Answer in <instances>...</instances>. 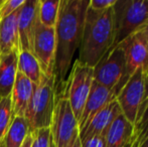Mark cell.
I'll return each mask as SVG.
<instances>
[{
  "instance_id": "obj_1",
  "label": "cell",
  "mask_w": 148,
  "mask_h": 147,
  "mask_svg": "<svg viewBox=\"0 0 148 147\" xmlns=\"http://www.w3.org/2000/svg\"><path fill=\"white\" fill-rule=\"evenodd\" d=\"M88 0H60L56 31L55 88L56 96L64 93L66 74L73 57L80 47Z\"/></svg>"
},
{
  "instance_id": "obj_2",
  "label": "cell",
  "mask_w": 148,
  "mask_h": 147,
  "mask_svg": "<svg viewBox=\"0 0 148 147\" xmlns=\"http://www.w3.org/2000/svg\"><path fill=\"white\" fill-rule=\"evenodd\" d=\"M114 9L97 11L88 6L78 61L94 68L114 41Z\"/></svg>"
},
{
  "instance_id": "obj_3",
  "label": "cell",
  "mask_w": 148,
  "mask_h": 147,
  "mask_svg": "<svg viewBox=\"0 0 148 147\" xmlns=\"http://www.w3.org/2000/svg\"><path fill=\"white\" fill-rule=\"evenodd\" d=\"M113 9L115 34L110 49L148 23V0H117Z\"/></svg>"
},
{
  "instance_id": "obj_4",
  "label": "cell",
  "mask_w": 148,
  "mask_h": 147,
  "mask_svg": "<svg viewBox=\"0 0 148 147\" xmlns=\"http://www.w3.org/2000/svg\"><path fill=\"white\" fill-rule=\"evenodd\" d=\"M55 77L43 75L33 91L23 117L26 119L30 132L49 128L56 103Z\"/></svg>"
},
{
  "instance_id": "obj_5",
  "label": "cell",
  "mask_w": 148,
  "mask_h": 147,
  "mask_svg": "<svg viewBox=\"0 0 148 147\" xmlns=\"http://www.w3.org/2000/svg\"><path fill=\"white\" fill-rule=\"evenodd\" d=\"M93 69L94 81L113 91L115 97L128 81L125 53L120 45L108 51Z\"/></svg>"
},
{
  "instance_id": "obj_6",
  "label": "cell",
  "mask_w": 148,
  "mask_h": 147,
  "mask_svg": "<svg viewBox=\"0 0 148 147\" xmlns=\"http://www.w3.org/2000/svg\"><path fill=\"white\" fill-rule=\"evenodd\" d=\"M55 147H70L80 136L79 123L64 93L56 96L51 127Z\"/></svg>"
},
{
  "instance_id": "obj_7",
  "label": "cell",
  "mask_w": 148,
  "mask_h": 147,
  "mask_svg": "<svg viewBox=\"0 0 148 147\" xmlns=\"http://www.w3.org/2000/svg\"><path fill=\"white\" fill-rule=\"evenodd\" d=\"M94 82V69L77 59L66 81L64 95L68 98L76 119L80 120Z\"/></svg>"
},
{
  "instance_id": "obj_8",
  "label": "cell",
  "mask_w": 148,
  "mask_h": 147,
  "mask_svg": "<svg viewBox=\"0 0 148 147\" xmlns=\"http://www.w3.org/2000/svg\"><path fill=\"white\" fill-rule=\"evenodd\" d=\"M147 77L141 70H137L128 79L125 86L116 97L121 113L132 124L135 125L136 118L143 101L145 93V83Z\"/></svg>"
},
{
  "instance_id": "obj_9",
  "label": "cell",
  "mask_w": 148,
  "mask_h": 147,
  "mask_svg": "<svg viewBox=\"0 0 148 147\" xmlns=\"http://www.w3.org/2000/svg\"><path fill=\"white\" fill-rule=\"evenodd\" d=\"M32 53L36 57L41 72L47 77H55L56 31L53 27H45L38 23L33 39Z\"/></svg>"
},
{
  "instance_id": "obj_10",
  "label": "cell",
  "mask_w": 148,
  "mask_h": 147,
  "mask_svg": "<svg viewBox=\"0 0 148 147\" xmlns=\"http://www.w3.org/2000/svg\"><path fill=\"white\" fill-rule=\"evenodd\" d=\"M119 45L125 53L127 78H130L137 70H141L148 77V45L142 30L131 34Z\"/></svg>"
},
{
  "instance_id": "obj_11",
  "label": "cell",
  "mask_w": 148,
  "mask_h": 147,
  "mask_svg": "<svg viewBox=\"0 0 148 147\" xmlns=\"http://www.w3.org/2000/svg\"><path fill=\"white\" fill-rule=\"evenodd\" d=\"M38 23V0H25L18 16L20 51L32 53L33 39Z\"/></svg>"
},
{
  "instance_id": "obj_12",
  "label": "cell",
  "mask_w": 148,
  "mask_h": 147,
  "mask_svg": "<svg viewBox=\"0 0 148 147\" xmlns=\"http://www.w3.org/2000/svg\"><path fill=\"white\" fill-rule=\"evenodd\" d=\"M121 114L120 107L116 100L100 110L89 121V123L80 131L81 141L95 136H105L107 130L109 129L112 122Z\"/></svg>"
},
{
  "instance_id": "obj_13",
  "label": "cell",
  "mask_w": 148,
  "mask_h": 147,
  "mask_svg": "<svg viewBox=\"0 0 148 147\" xmlns=\"http://www.w3.org/2000/svg\"><path fill=\"white\" fill-rule=\"evenodd\" d=\"M114 100H116V97L113 91L105 88L94 81L82 116L79 120V130L81 131L98 112Z\"/></svg>"
},
{
  "instance_id": "obj_14",
  "label": "cell",
  "mask_w": 148,
  "mask_h": 147,
  "mask_svg": "<svg viewBox=\"0 0 148 147\" xmlns=\"http://www.w3.org/2000/svg\"><path fill=\"white\" fill-rule=\"evenodd\" d=\"M21 8V7H20ZM20 8L12 14L0 19V55H8L20 51L18 16Z\"/></svg>"
},
{
  "instance_id": "obj_15",
  "label": "cell",
  "mask_w": 148,
  "mask_h": 147,
  "mask_svg": "<svg viewBox=\"0 0 148 147\" xmlns=\"http://www.w3.org/2000/svg\"><path fill=\"white\" fill-rule=\"evenodd\" d=\"M34 88L35 85L29 79L17 72L12 92L10 94L13 118L18 116H24L28 103L32 97Z\"/></svg>"
},
{
  "instance_id": "obj_16",
  "label": "cell",
  "mask_w": 148,
  "mask_h": 147,
  "mask_svg": "<svg viewBox=\"0 0 148 147\" xmlns=\"http://www.w3.org/2000/svg\"><path fill=\"white\" fill-rule=\"evenodd\" d=\"M133 130L134 126L121 113L106 132V147H126L132 139Z\"/></svg>"
},
{
  "instance_id": "obj_17",
  "label": "cell",
  "mask_w": 148,
  "mask_h": 147,
  "mask_svg": "<svg viewBox=\"0 0 148 147\" xmlns=\"http://www.w3.org/2000/svg\"><path fill=\"white\" fill-rule=\"evenodd\" d=\"M17 53L0 57V99L11 94L17 74Z\"/></svg>"
},
{
  "instance_id": "obj_18",
  "label": "cell",
  "mask_w": 148,
  "mask_h": 147,
  "mask_svg": "<svg viewBox=\"0 0 148 147\" xmlns=\"http://www.w3.org/2000/svg\"><path fill=\"white\" fill-rule=\"evenodd\" d=\"M29 132V126L23 116L14 117L0 147H20Z\"/></svg>"
},
{
  "instance_id": "obj_19",
  "label": "cell",
  "mask_w": 148,
  "mask_h": 147,
  "mask_svg": "<svg viewBox=\"0 0 148 147\" xmlns=\"http://www.w3.org/2000/svg\"><path fill=\"white\" fill-rule=\"evenodd\" d=\"M17 72L29 79L35 86L39 84L43 76L36 57L32 53L27 51H20L18 53Z\"/></svg>"
},
{
  "instance_id": "obj_20",
  "label": "cell",
  "mask_w": 148,
  "mask_h": 147,
  "mask_svg": "<svg viewBox=\"0 0 148 147\" xmlns=\"http://www.w3.org/2000/svg\"><path fill=\"white\" fill-rule=\"evenodd\" d=\"M148 137V78L145 83V93L133 130L132 141L141 144Z\"/></svg>"
},
{
  "instance_id": "obj_21",
  "label": "cell",
  "mask_w": 148,
  "mask_h": 147,
  "mask_svg": "<svg viewBox=\"0 0 148 147\" xmlns=\"http://www.w3.org/2000/svg\"><path fill=\"white\" fill-rule=\"evenodd\" d=\"M60 0H38V20L45 27H53L57 24Z\"/></svg>"
},
{
  "instance_id": "obj_22",
  "label": "cell",
  "mask_w": 148,
  "mask_h": 147,
  "mask_svg": "<svg viewBox=\"0 0 148 147\" xmlns=\"http://www.w3.org/2000/svg\"><path fill=\"white\" fill-rule=\"evenodd\" d=\"M13 119L10 96L0 99V144L5 137Z\"/></svg>"
},
{
  "instance_id": "obj_23",
  "label": "cell",
  "mask_w": 148,
  "mask_h": 147,
  "mask_svg": "<svg viewBox=\"0 0 148 147\" xmlns=\"http://www.w3.org/2000/svg\"><path fill=\"white\" fill-rule=\"evenodd\" d=\"M32 143L31 147H55L49 128L38 129L31 132Z\"/></svg>"
},
{
  "instance_id": "obj_24",
  "label": "cell",
  "mask_w": 148,
  "mask_h": 147,
  "mask_svg": "<svg viewBox=\"0 0 148 147\" xmlns=\"http://www.w3.org/2000/svg\"><path fill=\"white\" fill-rule=\"evenodd\" d=\"M25 0H0V19L12 14L23 5Z\"/></svg>"
},
{
  "instance_id": "obj_25",
  "label": "cell",
  "mask_w": 148,
  "mask_h": 147,
  "mask_svg": "<svg viewBox=\"0 0 148 147\" xmlns=\"http://www.w3.org/2000/svg\"><path fill=\"white\" fill-rule=\"evenodd\" d=\"M117 0H91L89 1V7L97 11H105L108 8L115 5Z\"/></svg>"
},
{
  "instance_id": "obj_26",
  "label": "cell",
  "mask_w": 148,
  "mask_h": 147,
  "mask_svg": "<svg viewBox=\"0 0 148 147\" xmlns=\"http://www.w3.org/2000/svg\"><path fill=\"white\" fill-rule=\"evenodd\" d=\"M81 142L83 147H106L105 136H95Z\"/></svg>"
},
{
  "instance_id": "obj_27",
  "label": "cell",
  "mask_w": 148,
  "mask_h": 147,
  "mask_svg": "<svg viewBox=\"0 0 148 147\" xmlns=\"http://www.w3.org/2000/svg\"><path fill=\"white\" fill-rule=\"evenodd\" d=\"M31 143H32V134H31V132H29L20 147H31Z\"/></svg>"
},
{
  "instance_id": "obj_28",
  "label": "cell",
  "mask_w": 148,
  "mask_h": 147,
  "mask_svg": "<svg viewBox=\"0 0 148 147\" xmlns=\"http://www.w3.org/2000/svg\"><path fill=\"white\" fill-rule=\"evenodd\" d=\"M141 30H142L143 34H144L145 40H146V43H147V45H148V23H147L146 25H145L144 27H143Z\"/></svg>"
},
{
  "instance_id": "obj_29",
  "label": "cell",
  "mask_w": 148,
  "mask_h": 147,
  "mask_svg": "<svg viewBox=\"0 0 148 147\" xmlns=\"http://www.w3.org/2000/svg\"><path fill=\"white\" fill-rule=\"evenodd\" d=\"M70 147H83L82 146V142H81V139H80V136H79V137L75 140V142Z\"/></svg>"
},
{
  "instance_id": "obj_30",
  "label": "cell",
  "mask_w": 148,
  "mask_h": 147,
  "mask_svg": "<svg viewBox=\"0 0 148 147\" xmlns=\"http://www.w3.org/2000/svg\"><path fill=\"white\" fill-rule=\"evenodd\" d=\"M139 147H148V137L140 144V145H139Z\"/></svg>"
},
{
  "instance_id": "obj_31",
  "label": "cell",
  "mask_w": 148,
  "mask_h": 147,
  "mask_svg": "<svg viewBox=\"0 0 148 147\" xmlns=\"http://www.w3.org/2000/svg\"><path fill=\"white\" fill-rule=\"evenodd\" d=\"M139 145H140V144H139L138 142H136V141H132V140H131L130 147H139Z\"/></svg>"
},
{
  "instance_id": "obj_32",
  "label": "cell",
  "mask_w": 148,
  "mask_h": 147,
  "mask_svg": "<svg viewBox=\"0 0 148 147\" xmlns=\"http://www.w3.org/2000/svg\"><path fill=\"white\" fill-rule=\"evenodd\" d=\"M130 144H131V141H130V143H129V144H128V145H127L126 147H130Z\"/></svg>"
},
{
  "instance_id": "obj_33",
  "label": "cell",
  "mask_w": 148,
  "mask_h": 147,
  "mask_svg": "<svg viewBox=\"0 0 148 147\" xmlns=\"http://www.w3.org/2000/svg\"><path fill=\"white\" fill-rule=\"evenodd\" d=\"M0 57H1V55H0Z\"/></svg>"
},
{
  "instance_id": "obj_34",
  "label": "cell",
  "mask_w": 148,
  "mask_h": 147,
  "mask_svg": "<svg viewBox=\"0 0 148 147\" xmlns=\"http://www.w3.org/2000/svg\"><path fill=\"white\" fill-rule=\"evenodd\" d=\"M147 78H148V77H147Z\"/></svg>"
}]
</instances>
